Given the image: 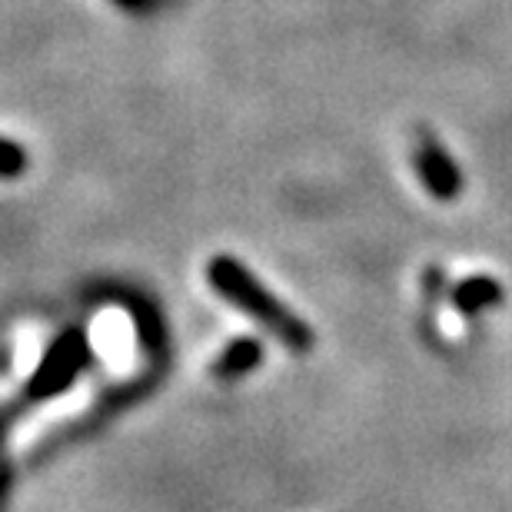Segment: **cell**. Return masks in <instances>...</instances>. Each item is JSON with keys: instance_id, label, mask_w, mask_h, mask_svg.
Segmentation results:
<instances>
[{"instance_id": "3957f363", "label": "cell", "mask_w": 512, "mask_h": 512, "mask_svg": "<svg viewBox=\"0 0 512 512\" xmlns=\"http://www.w3.org/2000/svg\"><path fill=\"white\" fill-rule=\"evenodd\" d=\"M419 177H423V183L429 187V193L439 200H449L459 193V173L453 167V160L446 157V150L439 147L436 140L423 137V143H419Z\"/></svg>"}, {"instance_id": "8992f818", "label": "cell", "mask_w": 512, "mask_h": 512, "mask_svg": "<svg viewBox=\"0 0 512 512\" xmlns=\"http://www.w3.org/2000/svg\"><path fill=\"white\" fill-rule=\"evenodd\" d=\"M27 170V150L14 140L0 137V180H14Z\"/></svg>"}, {"instance_id": "6da1fadb", "label": "cell", "mask_w": 512, "mask_h": 512, "mask_svg": "<svg viewBox=\"0 0 512 512\" xmlns=\"http://www.w3.org/2000/svg\"><path fill=\"white\" fill-rule=\"evenodd\" d=\"M207 280L213 290H217V296H223V300L233 303L237 310L253 316V320L260 323L263 330H270L290 353L303 356L313 350V330L306 326V320H300L283 300H276L240 260H233V256H213L207 266Z\"/></svg>"}, {"instance_id": "5b68a950", "label": "cell", "mask_w": 512, "mask_h": 512, "mask_svg": "<svg viewBox=\"0 0 512 512\" xmlns=\"http://www.w3.org/2000/svg\"><path fill=\"white\" fill-rule=\"evenodd\" d=\"M499 300H503L499 283L486 280V276H473V280H466L456 290V306L463 313H479V310H486V306H496Z\"/></svg>"}, {"instance_id": "7a4b0ae2", "label": "cell", "mask_w": 512, "mask_h": 512, "mask_svg": "<svg viewBox=\"0 0 512 512\" xmlns=\"http://www.w3.org/2000/svg\"><path fill=\"white\" fill-rule=\"evenodd\" d=\"M90 363V343L80 330H64L54 343L47 346L44 360L37 363L34 376L27 380V399H50L74 386V380Z\"/></svg>"}, {"instance_id": "277c9868", "label": "cell", "mask_w": 512, "mask_h": 512, "mask_svg": "<svg viewBox=\"0 0 512 512\" xmlns=\"http://www.w3.org/2000/svg\"><path fill=\"white\" fill-rule=\"evenodd\" d=\"M263 363V343L256 336H240L213 360V376L217 380H240Z\"/></svg>"}]
</instances>
